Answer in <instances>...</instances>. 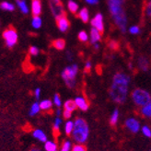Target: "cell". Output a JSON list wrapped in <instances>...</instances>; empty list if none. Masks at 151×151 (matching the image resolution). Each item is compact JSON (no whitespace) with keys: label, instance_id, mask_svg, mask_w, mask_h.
<instances>
[{"label":"cell","instance_id":"obj_33","mask_svg":"<svg viewBox=\"0 0 151 151\" xmlns=\"http://www.w3.org/2000/svg\"><path fill=\"white\" fill-rule=\"evenodd\" d=\"M141 132L147 138H151V128L147 125H144L141 127Z\"/></svg>","mask_w":151,"mask_h":151},{"label":"cell","instance_id":"obj_27","mask_svg":"<svg viewBox=\"0 0 151 151\" xmlns=\"http://www.w3.org/2000/svg\"><path fill=\"white\" fill-rule=\"evenodd\" d=\"M0 9H2L4 11L12 12L15 10V6L12 3H9L7 1H3V2L0 3Z\"/></svg>","mask_w":151,"mask_h":151},{"label":"cell","instance_id":"obj_7","mask_svg":"<svg viewBox=\"0 0 151 151\" xmlns=\"http://www.w3.org/2000/svg\"><path fill=\"white\" fill-rule=\"evenodd\" d=\"M124 125L128 131H130L133 134H137L141 130V124L140 122L134 117H129L125 120Z\"/></svg>","mask_w":151,"mask_h":151},{"label":"cell","instance_id":"obj_17","mask_svg":"<svg viewBox=\"0 0 151 151\" xmlns=\"http://www.w3.org/2000/svg\"><path fill=\"white\" fill-rule=\"evenodd\" d=\"M78 18L84 22V23H87L89 20V11L87 7H82V9L78 11Z\"/></svg>","mask_w":151,"mask_h":151},{"label":"cell","instance_id":"obj_29","mask_svg":"<svg viewBox=\"0 0 151 151\" xmlns=\"http://www.w3.org/2000/svg\"><path fill=\"white\" fill-rule=\"evenodd\" d=\"M62 123H63L62 118L56 116L55 121H54V124H52V128H54V130L55 132H59L60 131V127H61V125H62Z\"/></svg>","mask_w":151,"mask_h":151},{"label":"cell","instance_id":"obj_12","mask_svg":"<svg viewBox=\"0 0 151 151\" xmlns=\"http://www.w3.org/2000/svg\"><path fill=\"white\" fill-rule=\"evenodd\" d=\"M101 32H99L98 29H96L95 28H91L89 32V42L91 44L94 43H99L101 40Z\"/></svg>","mask_w":151,"mask_h":151},{"label":"cell","instance_id":"obj_10","mask_svg":"<svg viewBox=\"0 0 151 151\" xmlns=\"http://www.w3.org/2000/svg\"><path fill=\"white\" fill-rule=\"evenodd\" d=\"M74 101H75L76 105H77V108L79 109L82 111H87L88 110V108H89V104H88V101L82 96L76 97Z\"/></svg>","mask_w":151,"mask_h":151},{"label":"cell","instance_id":"obj_43","mask_svg":"<svg viewBox=\"0 0 151 151\" xmlns=\"http://www.w3.org/2000/svg\"><path fill=\"white\" fill-rule=\"evenodd\" d=\"M62 113H63V111H62L61 108H57V110L55 111V114H56V116L60 117V116L62 115Z\"/></svg>","mask_w":151,"mask_h":151},{"label":"cell","instance_id":"obj_4","mask_svg":"<svg viewBox=\"0 0 151 151\" xmlns=\"http://www.w3.org/2000/svg\"><path fill=\"white\" fill-rule=\"evenodd\" d=\"M78 74V65L73 64L65 67L61 72V78L67 88H74L77 85V76Z\"/></svg>","mask_w":151,"mask_h":151},{"label":"cell","instance_id":"obj_51","mask_svg":"<svg viewBox=\"0 0 151 151\" xmlns=\"http://www.w3.org/2000/svg\"><path fill=\"white\" fill-rule=\"evenodd\" d=\"M57 151H58V150H57Z\"/></svg>","mask_w":151,"mask_h":151},{"label":"cell","instance_id":"obj_22","mask_svg":"<svg viewBox=\"0 0 151 151\" xmlns=\"http://www.w3.org/2000/svg\"><path fill=\"white\" fill-rule=\"evenodd\" d=\"M43 148H44V151H57L58 150L57 144L55 141H52V140H47L45 142Z\"/></svg>","mask_w":151,"mask_h":151},{"label":"cell","instance_id":"obj_9","mask_svg":"<svg viewBox=\"0 0 151 151\" xmlns=\"http://www.w3.org/2000/svg\"><path fill=\"white\" fill-rule=\"evenodd\" d=\"M56 19V25L59 29V31L61 32H65L68 31V29L70 27V22L65 16V14L62 15V16L58 17Z\"/></svg>","mask_w":151,"mask_h":151},{"label":"cell","instance_id":"obj_38","mask_svg":"<svg viewBox=\"0 0 151 151\" xmlns=\"http://www.w3.org/2000/svg\"><path fill=\"white\" fill-rule=\"evenodd\" d=\"M34 98L36 101H39V100L41 99V94H42V89L40 88H36L34 89Z\"/></svg>","mask_w":151,"mask_h":151},{"label":"cell","instance_id":"obj_20","mask_svg":"<svg viewBox=\"0 0 151 151\" xmlns=\"http://www.w3.org/2000/svg\"><path fill=\"white\" fill-rule=\"evenodd\" d=\"M119 116H120V111L118 109H114L112 111L111 114L110 116V124L111 126H115L118 124L119 121Z\"/></svg>","mask_w":151,"mask_h":151},{"label":"cell","instance_id":"obj_35","mask_svg":"<svg viewBox=\"0 0 151 151\" xmlns=\"http://www.w3.org/2000/svg\"><path fill=\"white\" fill-rule=\"evenodd\" d=\"M71 151H87V147L83 144H76L72 146Z\"/></svg>","mask_w":151,"mask_h":151},{"label":"cell","instance_id":"obj_49","mask_svg":"<svg viewBox=\"0 0 151 151\" xmlns=\"http://www.w3.org/2000/svg\"><path fill=\"white\" fill-rule=\"evenodd\" d=\"M149 151H151V147H150V149H149Z\"/></svg>","mask_w":151,"mask_h":151},{"label":"cell","instance_id":"obj_47","mask_svg":"<svg viewBox=\"0 0 151 151\" xmlns=\"http://www.w3.org/2000/svg\"><path fill=\"white\" fill-rule=\"evenodd\" d=\"M50 2L55 4H61V0H50Z\"/></svg>","mask_w":151,"mask_h":151},{"label":"cell","instance_id":"obj_34","mask_svg":"<svg viewBox=\"0 0 151 151\" xmlns=\"http://www.w3.org/2000/svg\"><path fill=\"white\" fill-rule=\"evenodd\" d=\"M128 32H129L130 34H132V35H138L140 33V32H141V29H140L139 26L133 25V26H131L129 29H128Z\"/></svg>","mask_w":151,"mask_h":151},{"label":"cell","instance_id":"obj_19","mask_svg":"<svg viewBox=\"0 0 151 151\" xmlns=\"http://www.w3.org/2000/svg\"><path fill=\"white\" fill-rule=\"evenodd\" d=\"M40 103V108H41V111H47L49 110L52 109V101L51 100H48V99H45V100H42L41 101H39Z\"/></svg>","mask_w":151,"mask_h":151},{"label":"cell","instance_id":"obj_1","mask_svg":"<svg viewBox=\"0 0 151 151\" xmlns=\"http://www.w3.org/2000/svg\"><path fill=\"white\" fill-rule=\"evenodd\" d=\"M130 81V77L124 72H118L112 77L109 96L114 103L123 104L126 101L129 92Z\"/></svg>","mask_w":151,"mask_h":151},{"label":"cell","instance_id":"obj_40","mask_svg":"<svg viewBox=\"0 0 151 151\" xmlns=\"http://www.w3.org/2000/svg\"><path fill=\"white\" fill-rule=\"evenodd\" d=\"M62 115H63V118L65 119V120H70V118L72 117V112H70V111H65V110H64L63 111V113H62Z\"/></svg>","mask_w":151,"mask_h":151},{"label":"cell","instance_id":"obj_2","mask_svg":"<svg viewBox=\"0 0 151 151\" xmlns=\"http://www.w3.org/2000/svg\"><path fill=\"white\" fill-rule=\"evenodd\" d=\"M109 11L114 24L122 33H125L127 31V17L124 9V2L120 0H107Z\"/></svg>","mask_w":151,"mask_h":151},{"label":"cell","instance_id":"obj_21","mask_svg":"<svg viewBox=\"0 0 151 151\" xmlns=\"http://www.w3.org/2000/svg\"><path fill=\"white\" fill-rule=\"evenodd\" d=\"M41 111V108H40V103L39 101H35L32 104L31 108L29 110V116H35L38 113Z\"/></svg>","mask_w":151,"mask_h":151},{"label":"cell","instance_id":"obj_32","mask_svg":"<svg viewBox=\"0 0 151 151\" xmlns=\"http://www.w3.org/2000/svg\"><path fill=\"white\" fill-rule=\"evenodd\" d=\"M72 149V142L70 140H65L63 142L60 151H71Z\"/></svg>","mask_w":151,"mask_h":151},{"label":"cell","instance_id":"obj_46","mask_svg":"<svg viewBox=\"0 0 151 151\" xmlns=\"http://www.w3.org/2000/svg\"><path fill=\"white\" fill-rule=\"evenodd\" d=\"M29 151H43V150L39 148V147H32L31 149H29Z\"/></svg>","mask_w":151,"mask_h":151},{"label":"cell","instance_id":"obj_25","mask_svg":"<svg viewBox=\"0 0 151 151\" xmlns=\"http://www.w3.org/2000/svg\"><path fill=\"white\" fill-rule=\"evenodd\" d=\"M73 129H74V121L67 120L65 122V126H64V130H65V134L66 135H71L72 132H73Z\"/></svg>","mask_w":151,"mask_h":151},{"label":"cell","instance_id":"obj_15","mask_svg":"<svg viewBox=\"0 0 151 151\" xmlns=\"http://www.w3.org/2000/svg\"><path fill=\"white\" fill-rule=\"evenodd\" d=\"M42 6L41 0H32V13L33 16H40L42 14Z\"/></svg>","mask_w":151,"mask_h":151},{"label":"cell","instance_id":"obj_30","mask_svg":"<svg viewBox=\"0 0 151 151\" xmlns=\"http://www.w3.org/2000/svg\"><path fill=\"white\" fill-rule=\"evenodd\" d=\"M78 37V40H79L81 42H87L89 40V35H88V34L87 33V32H85V31H81V32H79Z\"/></svg>","mask_w":151,"mask_h":151},{"label":"cell","instance_id":"obj_11","mask_svg":"<svg viewBox=\"0 0 151 151\" xmlns=\"http://www.w3.org/2000/svg\"><path fill=\"white\" fill-rule=\"evenodd\" d=\"M137 66L141 71L147 72L149 70V67H150L149 59L145 55H140L137 58Z\"/></svg>","mask_w":151,"mask_h":151},{"label":"cell","instance_id":"obj_44","mask_svg":"<svg viewBox=\"0 0 151 151\" xmlns=\"http://www.w3.org/2000/svg\"><path fill=\"white\" fill-rule=\"evenodd\" d=\"M66 57H67V59H68L69 60V61H71V60L73 59V56H72V54H71V52L68 51V52H66Z\"/></svg>","mask_w":151,"mask_h":151},{"label":"cell","instance_id":"obj_41","mask_svg":"<svg viewBox=\"0 0 151 151\" xmlns=\"http://www.w3.org/2000/svg\"><path fill=\"white\" fill-rule=\"evenodd\" d=\"M109 47L111 49V50H116L118 48V42L116 41H110L109 42Z\"/></svg>","mask_w":151,"mask_h":151},{"label":"cell","instance_id":"obj_16","mask_svg":"<svg viewBox=\"0 0 151 151\" xmlns=\"http://www.w3.org/2000/svg\"><path fill=\"white\" fill-rule=\"evenodd\" d=\"M139 111H140V114L143 117L151 119V100L145 105V106L141 107Z\"/></svg>","mask_w":151,"mask_h":151},{"label":"cell","instance_id":"obj_36","mask_svg":"<svg viewBox=\"0 0 151 151\" xmlns=\"http://www.w3.org/2000/svg\"><path fill=\"white\" fill-rule=\"evenodd\" d=\"M145 14L148 18H151V0H147L145 7Z\"/></svg>","mask_w":151,"mask_h":151},{"label":"cell","instance_id":"obj_45","mask_svg":"<svg viewBox=\"0 0 151 151\" xmlns=\"http://www.w3.org/2000/svg\"><path fill=\"white\" fill-rule=\"evenodd\" d=\"M92 45H93V48H94V50H95V51L100 50V48H101L100 43H94V44H92Z\"/></svg>","mask_w":151,"mask_h":151},{"label":"cell","instance_id":"obj_23","mask_svg":"<svg viewBox=\"0 0 151 151\" xmlns=\"http://www.w3.org/2000/svg\"><path fill=\"white\" fill-rule=\"evenodd\" d=\"M67 9L72 14H76L78 13V11H79V6L74 0H68V2H67Z\"/></svg>","mask_w":151,"mask_h":151},{"label":"cell","instance_id":"obj_39","mask_svg":"<svg viewBox=\"0 0 151 151\" xmlns=\"http://www.w3.org/2000/svg\"><path fill=\"white\" fill-rule=\"evenodd\" d=\"M91 67H92V63L90 60H88V61H86L85 63V66H84V71L86 73H88L90 70H91Z\"/></svg>","mask_w":151,"mask_h":151},{"label":"cell","instance_id":"obj_28","mask_svg":"<svg viewBox=\"0 0 151 151\" xmlns=\"http://www.w3.org/2000/svg\"><path fill=\"white\" fill-rule=\"evenodd\" d=\"M42 25V18L40 16H33L32 19V26L38 29H40Z\"/></svg>","mask_w":151,"mask_h":151},{"label":"cell","instance_id":"obj_31","mask_svg":"<svg viewBox=\"0 0 151 151\" xmlns=\"http://www.w3.org/2000/svg\"><path fill=\"white\" fill-rule=\"evenodd\" d=\"M52 103H54L55 106H56L57 108H61L62 106V100H61V97L58 93H55L54 95V98H52Z\"/></svg>","mask_w":151,"mask_h":151},{"label":"cell","instance_id":"obj_50","mask_svg":"<svg viewBox=\"0 0 151 151\" xmlns=\"http://www.w3.org/2000/svg\"><path fill=\"white\" fill-rule=\"evenodd\" d=\"M0 26H1V22H0Z\"/></svg>","mask_w":151,"mask_h":151},{"label":"cell","instance_id":"obj_13","mask_svg":"<svg viewBox=\"0 0 151 151\" xmlns=\"http://www.w3.org/2000/svg\"><path fill=\"white\" fill-rule=\"evenodd\" d=\"M50 6H51L52 13L55 16V19H57L58 17L62 16V15L65 14L62 4H55V3H51L50 2Z\"/></svg>","mask_w":151,"mask_h":151},{"label":"cell","instance_id":"obj_6","mask_svg":"<svg viewBox=\"0 0 151 151\" xmlns=\"http://www.w3.org/2000/svg\"><path fill=\"white\" fill-rule=\"evenodd\" d=\"M2 36L7 48H13L18 42L19 35L15 29L9 28V29H5Z\"/></svg>","mask_w":151,"mask_h":151},{"label":"cell","instance_id":"obj_26","mask_svg":"<svg viewBox=\"0 0 151 151\" xmlns=\"http://www.w3.org/2000/svg\"><path fill=\"white\" fill-rule=\"evenodd\" d=\"M52 44L56 50H59V51H62L65 48V41L64 39H56L52 42Z\"/></svg>","mask_w":151,"mask_h":151},{"label":"cell","instance_id":"obj_3","mask_svg":"<svg viewBox=\"0 0 151 151\" xmlns=\"http://www.w3.org/2000/svg\"><path fill=\"white\" fill-rule=\"evenodd\" d=\"M89 135V127L85 119L78 117L74 120V129L72 132V139L76 144H83L88 141Z\"/></svg>","mask_w":151,"mask_h":151},{"label":"cell","instance_id":"obj_48","mask_svg":"<svg viewBox=\"0 0 151 151\" xmlns=\"http://www.w3.org/2000/svg\"><path fill=\"white\" fill-rule=\"evenodd\" d=\"M120 1H123V2H125V0H120Z\"/></svg>","mask_w":151,"mask_h":151},{"label":"cell","instance_id":"obj_42","mask_svg":"<svg viewBox=\"0 0 151 151\" xmlns=\"http://www.w3.org/2000/svg\"><path fill=\"white\" fill-rule=\"evenodd\" d=\"M86 3L88 4V5H91V6H94V5H97L99 3V0H85Z\"/></svg>","mask_w":151,"mask_h":151},{"label":"cell","instance_id":"obj_24","mask_svg":"<svg viewBox=\"0 0 151 151\" xmlns=\"http://www.w3.org/2000/svg\"><path fill=\"white\" fill-rule=\"evenodd\" d=\"M77 108V105H76L74 100H67L65 103H64V110L68 111L70 112H73L74 111H76Z\"/></svg>","mask_w":151,"mask_h":151},{"label":"cell","instance_id":"obj_37","mask_svg":"<svg viewBox=\"0 0 151 151\" xmlns=\"http://www.w3.org/2000/svg\"><path fill=\"white\" fill-rule=\"evenodd\" d=\"M29 54L31 55L32 56H37L38 55L40 54V50L36 46H31L29 49Z\"/></svg>","mask_w":151,"mask_h":151},{"label":"cell","instance_id":"obj_8","mask_svg":"<svg viewBox=\"0 0 151 151\" xmlns=\"http://www.w3.org/2000/svg\"><path fill=\"white\" fill-rule=\"evenodd\" d=\"M90 24H91V28H95L99 32H103L104 31V19L101 13H97L95 16L90 20Z\"/></svg>","mask_w":151,"mask_h":151},{"label":"cell","instance_id":"obj_5","mask_svg":"<svg viewBox=\"0 0 151 151\" xmlns=\"http://www.w3.org/2000/svg\"><path fill=\"white\" fill-rule=\"evenodd\" d=\"M131 99L137 107L141 108L151 100V95L146 89L134 88L131 93Z\"/></svg>","mask_w":151,"mask_h":151},{"label":"cell","instance_id":"obj_14","mask_svg":"<svg viewBox=\"0 0 151 151\" xmlns=\"http://www.w3.org/2000/svg\"><path fill=\"white\" fill-rule=\"evenodd\" d=\"M32 137L39 142L43 143V144L48 140L47 134H45L42 129H34L32 131Z\"/></svg>","mask_w":151,"mask_h":151},{"label":"cell","instance_id":"obj_18","mask_svg":"<svg viewBox=\"0 0 151 151\" xmlns=\"http://www.w3.org/2000/svg\"><path fill=\"white\" fill-rule=\"evenodd\" d=\"M16 4L22 14H24V15L29 14V6H28L25 0H16Z\"/></svg>","mask_w":151,"mask_h":151}]
</instances>
